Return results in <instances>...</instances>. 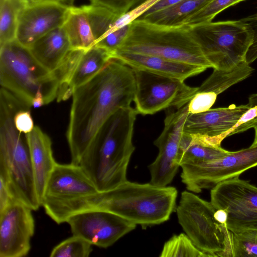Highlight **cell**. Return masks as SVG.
Instances as JSON below:
<instances>
[{"mask_svg":"<svg viewBox=\"0 0 257 257\" xmlns=\"http://www.w3.org/2000/svg\"><path fill=\"white\" fill-rule=\"evenodd\" d=\"M135 87L133 69L113 58L96 75L75 90L66 133L71 163L79 165L105 121L117 109L131 106Z\"/></svg>","mask_w":257,"mask_h":257,"instance_id":"cell-1","label":"cell"},{"mask_svg":"<svg viewBox=\"0 0 257 257\" xmlns=\"http://www.w3.org/2000/svg\"><path fill=\"white\" fill-rule=\"evenodd\" d=\"M178 192L172 186L126 181L116 188L55 207L49 216L56 223L66 222L74 213L96 209L115 214L142 228L167 221L176 208Z\"/></svg>","mask_w":257,"mask_h":257,"instance_id":"cell-2","label":"cell"},{"mask_svg":"<svg viewBox=\"0 0 257 257\" xmlns=\"http://www.w3.org/2000/svg\"><path fill=\"white\" fill-rule=\"evenodd\" d=\"M136 109L122 107L114 112L98 130L82 157L79 165L98 192L114 189L127 181L131 156Z\"/></svg>","mask_w":257,"mask_h":257,"instance_id":"cell-3","label":"cell"},{"mask_svg":"<svg viewBox=\"0 0 257 257\" xmlns=\"http://www.w3.org/2000/svg\"><path fill=\"white\" fill-rule=\"evenodd\" d=\"M29 107L5 88L0 91V176L13 196L33 210L41 206L36 190L29 147L25 134L19 132L14 116Z\"/></svg>","mask_w":257,"mask_h":257,"instance_id":"cell-4","label":"cell"},{"mask_svg":"<svg viewBox=\"0 0 257 257\" xmlns=\"http://www.w3.org/2000/svg\"><path fill=\"white\" fill-rule=\"evenodd\" d=\"M117 51L153 55L213 68L189 28L184 26L169 27L135 20L130 23L127 35Z\"/></svg>","mask_w":257,"mask_h":257,"instance_id":"cell-5","label":"cell"},{"mask_svg":"<svg viewBox=\"0 0 257 257\" xmlns=\"http://www.w3.org/2000/svg\"><path fill=\"white\" fill-rule=\"evenodd\" d=\"M0 46L1 87L30 107L37 96H42L45 104L57 98V77L36 60L28 48L16 39Z\"/></svg>","mask_w":257,"mask_h":257,"instance_id":"cell-6","label":"cell"},{"mask_svg":"<svg viewBox=\"0 0 257 257\" xmlns=\"http://www.w3.org/2000/svg\"><path fill=\"white\" fill-rule=\"evenodd\" d=\"M188 27L213 69L229 70L245 62L253 35L249 26L241 19Z\"/></svg>","mask_w":257,"mask_h":257,"instance_id":"cell-7","label":"cell"},{"mask_svg":"<svg viewBox=\"0 0 257 257\" xmlns=\"http://www.w3.org/2000/svg\"><path fill=\"white\" fill-rule=\"evenodd\" d=\"M211 202L193 192L181 193L176 208L178 222L194 244L209 257H229L231 232L214 217Z\"/></svg>","mask_w":257,"mask_h":257,"instance_id":"cell-8","label":"cell"},{"mask_svg":"<svg viewBox=\"0 0 257 257\" xmlns=\"http://www.w3.org/2000/svg\"><path fill=\"white\" fill-rule=\"evenodd\" d=\"M133 69L136 85L133 101L138 114H153L167 108L181 107L189 102L197 89L183 80Z\"/></svg>","mask_w":257,"mask_h":257,"instance_id":"cell-9","label":"cell"},{"mask_svg":"<svg viewBox=\"0 0 257 257\" xmlns=\"http://www.w3.org/2000/svg\"><path fill=\"white\" fill-rule=\"evenodd\" d=\"M256 166L257 145H251L209 161L183 164L181 178L188 191L200 193Z\"/></svg>","mask_w":257,"mask_h":257,"instance_id":"cell-10","label":"cell"},{"mask_svg":"<svg viewBox=\"0 0 257 257\" xmlns=\"http://www.w3.org/2000/svg\"><path fill=\"white\" fill-rule=\"evenodd\" d=\"M210 202L216 209L227 213V228L231 232L257 230V187L238 177L212 188Z\"/></svg>","mask_w":257,"mask_h":257,"instance_id":"cell-11","label":"cell"},{"mask_svg":"<svg viewBox=\"0 0 257 257\" xmlns=\"http://www.w3.org/2000/svg\"><path fill=\"white\" fill-rule=\"evenodd\" d=\"M189 113L188 103L169 112L164 120V127L154 142L159 153L148 168L150 183L158 186H166L175 176L180 165L178 156L183 127Z\"/></svg>","mask_w":257,"mask_h":257,"instance_id":"cell-12","label":"cell"},{"mask_svg":"<svg viewBox=\"0 0 257 257\" xmlns=\"http://www.w3.org/2000/svg\"><path fill=\"white\" fill-rule=\"evenodd\" d=\"M73 235L92 245L107 248L135 229L137 225L113 213L96 209L79 211L66 220Z\"/></svg>","mask_w":257,"mask_h":257,"instance_id":"cell-13","label":"cell"},{"mask_svg":"<svg viewBox=\"0 0 257 257\" xmlns=\"http://www.w3.org/2000/svg\"><path fill=\"white\" fill-rule=\"evenodd\" d=\"M250 107L248 104H231L195 114L188 113L183 133L203 137L221 144L226 137L251 128L243 114Z\"/></svg>","mask_w":257,"mask_h":257,"instance_id":"cell-14","label":"cell"},{"mask_svg":"<svg viewBox=\"0 0 257 257\" xmlns=\"http://www.w3.org/2000/svg\"><path fill=\"white\" fill-rule=\"evenodd\" d=\"M31 208L15 199L0 211V257H23L35 232Z\"/></svg>","mask_w":257,"mask_h":257,"instance_id":"cell-15","label":"cell"},{"mask_svg":"<svg viewBox=\"0 0 257 257\" xmlns=\"http://www.w3.org/2000/svg\"><path fill=\"white\" fill-rule=\"evenodd\" d=\"M98 192L79 165L57 163L47 182L42 206L46 211Z\"/></svg>","mask_w":257,"mask_h":257,"instance_id":"cell-16","label":"cell"},{"mask_svg":"<svg viewBox=\"0 0 257 257\" xmlns=\"http://www.w3.org/2000/svg\"><path fill=\"white\" fill-rule=\"evenodd\" d=\"M69 7L58 0L29 1L20 17L16 40L29 48L46 34L62 27Z\"/></svg>","mask_w":257,"mask_h":257,"instance_id":"cell-17","label":"cell"},{"mask_svg":"<svg viewBox=\"0 0 257 257\" xmlns=\"http://www.w3.org/2000/svg\"><path fill=\"white\" fill-rule=\"evenodd\" d=\"M109 24L104 8L93 4L69 6L62 26L72 49L88 50L105 35Z\"/></svg>","mask_w":257,"mask_h":257,"instance_id":"cell-18","label":"cell"},{"mask_svg":"<svg viewBox=\"0 0 257 257\" xmlns=\"http://www.w3.org/2000/svg\"><path fill=\"white\" fill-rule=\"evenodd\" d=\"M253 71V69L246 62L229 70L213 69L212 74L197 87L189 101V113L195 114L209 110L219 94L248 77Z\"/></svg>","mask_w":257,"mask_h":257,"instance_id":"cell-19","label":"cell"},{"mask_svg":"<svg viewBox=\"0 0 257 257\" xmlns=\"http://www.w3.org/2000/svg\"><path fill=\"white\" fill-rule=\"evenodd\" d=\"M113 58L119 60L133 69L183 81L207 69L160 57L119 51L114 52Z\"/></svg>","mask_w":257,"mask_h":257,"instance_id":"cell-20","label":"cell"},{"mask_svg":"<svg viewBox=\"0 0 257 257\" xmlns=\"http://www.w3.org/2000/svg\"><path fill=\"white\" fill-rule=\"evenodd\" d=\"M33 168L36 190L41 203L48 180L56 162L49 137L38 126L25 134Z\"/></svg>","mask_w":257,"mask_h":257,"instance_id":"cell-21","label":"cell"},{"mask_svg":"<svg viewBox=\"0 0 257 257\" xmlns=\"http://www.w3.org/2000/svg\"><path fill=\"white\" fill-rule=\"evenodd\" d=\"M112 59V53L99 46H94L85 50L77 62L66 87L57 95V101L69 98L76 89L96 75Z\"/></svg>","mask_w":257,"mask_h":257,"instance_id":"cell-22","label":"cell"},{"mask_svg":"<svg viewBox=\"0 0 257 257\" xmlns=\"http://www.w3.org/2000/svg\"><path fill=\"white\" fill-rule=\"evenodd\" d=\"M36 60L45 68L54 73L72 49L63 27L46 34L29 48Z\"/></svg>","mask_w":257,"mask_h":257,"instance_id":"cell-23","label":"cell"},{"mask_svg":"<svg viewBox=\"0 0 257 257\" xmlns=\"http://www.w3.org/2000/svg\"><path fill=\"white\" fill-rule=\"evenodd\" d=\"M229 153L210 139L183 133L179 148L180 165L196 164L219 158Z\"/></svg>","mask_w":257,"mask_h":257,"instance_id":"cell-24","label":"cell"},{"mask_svg":"<svg viewBox=\"0 0 257 257\" xmlns=\"http://www.w3.org/2000/svg\"><path fill=\"white\" fill-rule=\"evenodd\" d=\"M212 1L182 0L171 7L137 20L165 27H181L189 18Z\"/></svg>","mask_w":257,"mask_h":257,"instance_id":"cell-25","label":"cell"},{"mask_svg":"<svg viewBox=\"0 0 257 257\" xmlns=\"http://www.w3.org/2000/svg\"><path fill=\"white\" fill-rule=\"evenodd\" d=\"M0 46L16 39L21 13L28 0H0Z\"/></svg>","mask_w":257,"mask_h":257,"instance_id":"cell-26","label":"cell"},{"mask_svg":"<svg viewBox=\"0 0 257 257\" xmlns=\"http://www.w3.org/2000/svg\"><path fill=\"white\" fill-rule=\"evenodd\" d=\"M161 257H209L200 250L185 233L174 235L167 241Z\"/></svg>","mask_w":257,"mask_h":257,"instance_id":"cell-27","label":"cell"},{"mask_svg":"<svg viewBox=\"0 0 257 257\" xmlns=\"http://www.w3.org/2000/svg\"><path fill=\"white\" fill-rule=\"evenodd\" d=\"M229 257H257V230L231 232Z\"/></svg>","mask_w":257,"mask_h":257,"instance_id":"cell-28","label":"cell"},{"mask_svg":"<svg viewBox=\"0 0 257 257\" xmlns=\"http://www.w3.org/2000/svg\"><path fill=\"white\" fill-rule=\"evenodd\" d=\"M92 245L82 237L73 235L64 240L52 250L51 257H88Z\"/></svg>","mask_w":257,"mask_h":257,"instance_id":"cell-29","label":"cell"},{"mask_svg":"<svg viewBox=\"0 0 257 257\" xmlns=\"http://www.w3.org/2000/svg\"><path fill=\"white\" fill-rule=\"evenodd\" d=\"M245 0H213L204 8L189 18L183 26L191 27L211 22L220 13L227 8Z\"/></svg>","mask_w":257,"mask_h":257,"instance_id":"cell-30","label":"cell"},{"mask_svg":"<svg viewBox=\"0 0 257 257\" xmlns=\"http://www.w3.org/2000/svg\"><path fill=\"white\" fill-rule=\"evenodd\" d=\"M160 1V0H146L134 9L119 16L114 21L111 28L104 36L124 26L130 24Z\"/></svg>","mask_w":257,"mask_h":257,"instance_id":"cell-31","label":"cell"},{"mask_svg":"<svg viewBox=\"0 0 257 257\" xmlns=\"http://www.w3.org/2000/svg\"><path fill=\"white\" fill-rule=\"evenodd\" d=\"M91 4L105 8L117 16L134 9L146 0H89Z\"/></svg>","mask_w":257,"mask_h":257,"instance_id":"cell-32","label":"cell"},{"mask_svg":"<svg viewBox=\"0 0 257 257\" xmlns=\"http://www.w3.org/2000/svg\"><path fill=\"white\" fill-rule=\"evenodd\" d=\"M130 26V24L106 35L95 46L105 49L113 55L127 35Z\"/></svg>","mask_w":257,"mask_h":257,"instance_id":"cell-33","label":"cell"},{"mask_svg":"<svg viewBox=\"0 0 257 257\" xmlns=\"http://www.w3.org/2000/svg\"><path fill=\"white\" fill-rule=\"evenodd\" d=\"M241 20L249 26L252 32V43L245 57V62L250 64L257 59V12Z\"/></svg>","mask_w":257,"mask_h":257,"instance_id":"cell-34","label":"cell"},{"mask_svg":"<svg viewBox=\"0 0 257 257\" xmlns=\"http://www.w3.org/2000/svg\"><path fill=\"white\" fill-rule=\"evenodd\" d=\"M30 107H27L17 111L14 118L17 130L25 134L31 132L35 126Z\"/></svg>","mask_w":257,"mask_h":257,"instance_id":"cell-35","label":"cell"},{"mask_svg":"<svg viewBox=\"0 0 257 257\" xmlns=\"http://www.w3.org/2000/svg\"><path fill=\"white\" fill-rule=\"evenodd\" d=\"M15 199L5 180L0 176V211Z\"/></svg>","mask_w":257,"mask_h":257,"instance_id":"cell-36","label":"cell"},{"mask_svg":"<svg viewBox=\"0 0 257 257\" xmlns=\"http://www.w3.org/2000/svg\"><path fill=\"white\" fill-rule=\"evenodd\" d=\"M181 1L182 0H160L137 19H141L146 16L171 7Z\"/></svg>","mask_w":257,"mask_h":257,"instance_id":"cell-37","label":"cell"},{"mask_svg":"<svg viewBox=\"0 0 257 257\" xmlns=\"http://www.w3.org/2000/svg\"><path fill=\"white\" fill-rule=\"evenodd\" d=\"M214 217L218 222L225 225L227 219V213L224 209H216L214 213Z\"/></svg>","mask_w":257,"mask_h":257,"instance_id":"cell-38","label":"cell"},{"mask_svg":"<svg viewBox=\"0 0 257 257\" xmlns=\"http://www.w3.org/2000/svg\"><path fill=\"white\" fill-rule=\"evenodd\" d=\"M248 104L251 107L257 106V93L249 96Z\"/></svg>","mask_w":257,"mask_h":257,"instance_id":"cell-39","label":"cell"},{"mask_svg":"<svg viewBox=\"0 0 257 257\" xmlns=\"http://www.w3.org/2000/svg\"><path fill=\"white\" fill-rule=\"evenodd\" d=\"M67 5L72 6L75 0H58Z\"/></svg>","mask_w":257,"mask_h":257,"instance_id":"cell-40","label":"cell"},{"mask_svg":"<svg viewBox=\"0 0 257 257\" xmlns=\"http://www.w3.org/2000/svg\"><path fill=\"white\" fill-rule=\"evenodd\" d=\"M254 128L255 130V136L254 141L251 145L252 146L257 145V124L254 126Z\"/></svg>","mask_w":257,"mask_h":257,"instance_id":"cell-41","label":"cell"},{"mask_svg":"<svg viewBox=\"0 0 257 257\" xmlns=\"http://www.w3.org/2000/svg\"><path fill=\"white\" fill-rule=\"evenodd\" d=\"M29 1H33V0H28Z\"/></svg>","mask_w":257,"mask_h":257,"instance_id":"cell-42","label":"cell"}]
</instances>
